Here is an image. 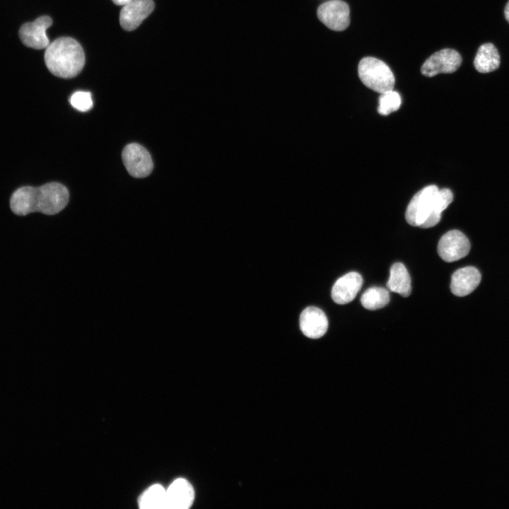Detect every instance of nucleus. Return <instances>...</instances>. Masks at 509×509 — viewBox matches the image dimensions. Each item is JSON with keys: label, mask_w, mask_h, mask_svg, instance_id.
Masks as SVG:
<instances>
[{"label": "nucleus", "mask_w": 509, "mask_h": 509, "mask_svg": "<svg viewBox=\"0 0 509 509\" xmlns=\"http://www.w3.org/2000/svg\"><path fill=\"white\" fill-rule=\"evenodd\" d=\"M69 197L68 189L59 182H49L38 187L25 186L13 193L10 206L19 216L33 212L54 215L66 206Z\"/></svg>", "instance_id": "f257e3e1"}, {"label": "nucleus", "mask_w": 509, "mask_h": 509, "mask_svg": "<svg viewBox=\"0 0 509 509\" xmlns=\"http://www.w3.org/2000/svg\"><path fill=\"white\" fill-rule=\"evenodd\" d=\"M453 200L448 188L439 189L436 185H428L419 191L409 201L406 213V222L412 226L428 228L435 226L441 218L442 212Z\"/></svg>", "instance_id": "f03ea898"}, {"label": "nucleus", "mask_w": 509, "mask_h": 509, "mask_svg": "<svg viewBox=\"0 0 509 509\" xmlns=\"http://www.w3.org/2000/svg\"><path fill=\"white\" fill-rule=\"evenodd\" d=\"M45 62L49 71L64 78L76 76L85 64V54L81 45L74 38L62 37L47 47Z\"/></svg>", "instance_id": "7ed1b4c3"}, {"label": "nucleus", "mask_w": 509, "mask_h": 509, "mask_svg": "<svg viewBox=\"0 0 509 509\" xmlns=\"http://www.w3.org/2000/svg\"><path fill=\"white\" fill-rule=\"evenodd\" d=\"M358 76L368 88L382 93L394 88L395 78L390 68L382 61L374 57L363 58L358 64Z\"/></svg>", "instance_id": "20e7f679"}, {"label": "nucleus", "mask_w": 509, "mask_h": 509, "mask_svg": "<svg viewBox=\"0 0 509 509\" xmlns=\"http://www.w3.org/2000/svg\"><path fill=\"white\" fill-rule=\"evenodd\" d=\"M122 157L128 172L134 177H145L152 172L153 164L151 156L140 144L132 143L127 145Z\"/></svg>", "instance_id": "39448f33"}, {"label": "nucleus", "mask_w": 509, "mask_h": 509, "mask_svg": "<svg viewBox=\"0 0 509 509\" xmlns=\"http://www.w3.org/2000/svg\"><path fill=\"white\" fill-rule=\"evenodd\" d=\"M470 242L460 230H452L445 233L438 244V253L447 262L459 260L468 255Z\"/></svg>", "instance_id": "423d86ee"}, {"label": "nucleus", "mask_w": 509, "mask_h": 509, "mask_svg": "<svg viewBox=\"0 0 509 509\" xmlns=\"http://www.w3.org/2000/svg\"><path fill=\"white\" fill-rule=\"evenodd\" d=\"M462 63L460 54L452 49H441L428 57L423 64L421 74L428 77L438 74H450L458 69Z\"/></svg>", "instance_id": "0eeeda50"}, {"label": "nucleus", "mask_w": 509, "mask_h": 509, "mask_svg": "<svg viewBox=\"0 0 509 509\" xmlns=\"http://www.w3.org/2000/svg\"><path fill=\"white\" fill-rule=\"evenodd\" d=\"M317 16L323 24L335 31L345 30L350 23L349 7L341 0H331L321 4Z\"/></svg>", "instance_id": "6e6552de"}, {"label": "nucleus", "mask_w": 509, "mask_h": 509, "mask_svg": "<svg viewBox=\"0 0 509 509\" xmlns=\"http://www.w3.org/2000/svg\"><path fill=\"white\" fill-rule=\"evenodd\" d=\"M52 24V20L47 16L39 17L33 22L23 24L19 30L21 42L26 47L35 49L47 48L49 45V40L46 30Z\"/></svg>", "instance_id": "1a4fd4ad"}, {"label": "nucleus", "mask_w": 509, "mask_h": 509, "mask_svg": "<svg viewBox=\"0 0 509 509\" xmlns=\"http://www.w3.org/2000/svg\"><path fill=\"white\" fill-rule=\"evenodd\" d=\"M153 8V0H131L121 9L119 23L122 28L127 31L135 30Z\"/></svg>", "instance_id": "9d476101"}, {"label": "nucleus", "mask_w": 509, "mask_h": 509, "mask_svg": "<svg viewBox=\"0 0 509 509\" xmlns=\"http://www.w3.org/2000/svg\"><path fill=\"white\" fill-rule=\"evenodd\" d=\"M363 284L360 274L351 271L339 278L334 283L331 295L337 304L344 305L351 302L356 296Z\"/></svg>", "instance_id": "9b49d317"}, {"label": "nucleus", "mask_w": 509, "mask_h": 509, "mask_svg": "<svg viewBox=\"0 0 509 509\" xmlns=\"http://www.w3.org/2000/svg\"><path fill=\"white\" fill-rule=\"evenodd\" d=\"M194 500L191 484L183 478L175 479L166 489V509H187Z\"/></svg>", "instance_id": "f8f14e48"}, {"label": "nucleus", "mask_w": 509, "mask_h": 509, "mask_svg": "<svg viewBox=\"0 0 509 509\" xmlns=\"http://www.w3.org/2000/svg\"><path fill=\"white\" fill-rule=\"evenodd\" d=\"M300 328L308 338L319 339L327 332L328 320L324 312L318 308H305L300 316Z\"/></svg>", "instance_id": "ddd939ff"}, {"label": "nucleus", "mask_w": 509, "mask_h": 509, "mask_svg": "<svg viewBox=\"0 0 509 509\" xmlns=\"http://www.w3.org/2000/svg\"><path fill=\"white\" fill-rule=\"evenodd\" d=\"M481 274L474 267H465L455 271L451 278L450 290L456 296L470 294L479 286Z\"/></svg>", "instance_id": "4468645a"}, {"label": "nucleus", "mask_w": 509, "mask_h": 509, "mask_svg": "<svg viewBox=\"0 0 509 509\" xmlns=\"http://www.w3.org/2000/svg\"><path fill=\"white\" fill-rule=\"evenodd\" d=\"M387 286L392 292L408 297L411 291V278L405 266L401 262L394 263L390 269Z\"/></svg>", "instance_id": "2eb2a0df"}, {"label": "nucleus", "mask_w": 509, "mask_h": 509, "mask_svg": "<svg viewBox=\"0 0 509 509\" xmlns=\"http://www.w3.org/2000/svg\"><path fill=\"white\" fill-rule=\"evenodd\" d=\"M500 55L496 47L491 43L479 47L474 58V64L480 73H489L500 66Z\"/></svg>", "instance_id": "dca6fc26"}, {"label": "nucleus", "mask_w": 509, "mask_h": 509, "mask_svg": "<svg viewBox=\"0 0 509 509\" xmlns=\"http://www.w3.org/2000/svg\"><path fill=\"white\" fill-rule=\"evenodd\" d=\"M138 504L142 509H166V489L158 484L151 486L139 497Z\"/></svg>", "instance_id": "f3484780"}, {"label": "nucleus", "mask_w": 509, "mask_h": 509, "mask_svg": "<svg viewBox=\"0 0 509 509\" xmlns=\"http://www.w3.org/2000/svg\"><path fill=\"white\" fill-rule=\"evenodd\" d=\"M362 305L369 310H375L385 307L390 302V294L382 287L368 288L361 298Z\"/></svg>", "instance_id": "a211bd4d"}, {"label": "nucleus", "mask_w": 509, "mask_h": 509, "mask_svg": "<svg viewBox=\"0 0 509 509\" xmlns=\"http://www.w3.org/2000/svg\"><path fill=\"white\" fill-rule=\"evenodd\" d=\"M401 103L400 95L393 90H389L380 93L378 111L382 115H388L397 110Z\"/></svg>", "instance_id": "6ab92c4d"}, {"label": "nucleus", "mask_w": 509, "mask_h": 509, "mask_svg": "<svg viewBox=\"0 0 509 509\" xmlns=\"http://www.w3.org/2000/svg\"><path fill=\"white\" fill-rule=\"evenodd\" d=\"M70 103L77 110L87 112L93 107L91 93L88 91H76L71 95Z\"/></svg>", "instance_id": "aec40b11"}, {"label": "nucleus", "mask_w": 509, "mask_h": 509, "mask_svg": "<svg viewBox=\"0 0 509 509\" xmlns=\"http://www.w3.org/2000/svg\"><path fill=\"white\" fill-rule=\"evenodd\" d=\"M114 4L118 6H124L131 0H112Z\"/></svg>", "instance_id": "412c9836"}, {"label": "nucleus", "mask_w": 509, "mask_h": 509, "mask_svg": "<svg viewBox=\"0 0 509 509\" xmlns=\"http://www.w3.org/2000/svg\"><path fill=\"white\" fill-rule=\"evenodd\" d=\"M504 15H505V19L509 23V0L505 5V7L504 9Z\"/></svg>", "instance_id": "4be33fe9"}]
</instances>
